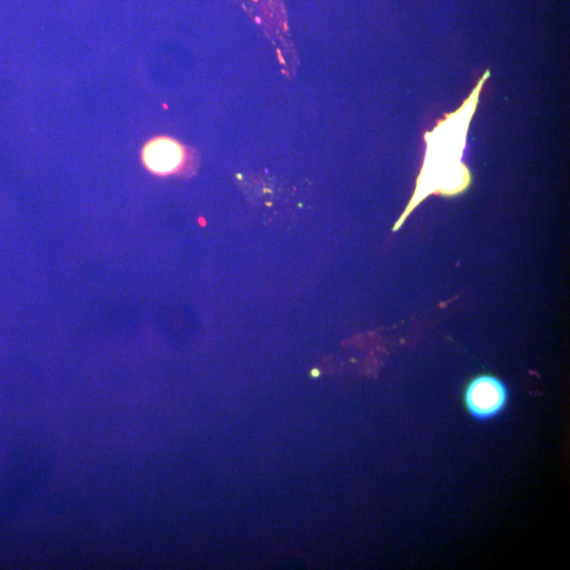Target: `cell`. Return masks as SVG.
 Here are the masks:
<instances>
[{
	"label": "cell",
	"mask_w": 570,
	"mask_h": 570,
	"mask_svg": "<svg viewBox=\"0 0 570 570\" xmlns=\"http://www.w3.org/2000/svg\"><path fill=\"white\" fill-rule=\"evenodd\" d=\"M141 161L150 174L159 177L180 175L190 164V152L169 137L149 140L142 148Z\"/></svg>",
	"instance_id": "2"
},
{
	"label": "cell",
	"mask_w": 570,
	"mask_h": 570,
	"mask_svg": "<svg viewBox=\"0 0 570 570\" xmlns=\"http://www.w3.org/2000/svg\"><path fill=\"white\" fill-rule=\"evenodd\" d=\"M465 399L467 408L474 418L488 421L505 408L507 389L500 379L484 375L472 380Z\"/></svg>",
	"instance_id": "3"
},
{
	"label": "cell",
	"mask_w": 570,
	"mask_h": 570,
	"mask_svg": "<svg viewBox=\"0 0 570 570\" xmlns=\"http://www.w3.org/2000/svg\"><path fill=\"white\" fill-rule=\"evenodd\" d=\"M490 76V71L486 70L463 104L445 114L443 120L425 133L427 149L424 165L416 181L414 196L398 224L428 196H456L469 187L471 174L462 159L471 121Z\"/></svg>",
	"instance_id": "1"
}]
</instances>
